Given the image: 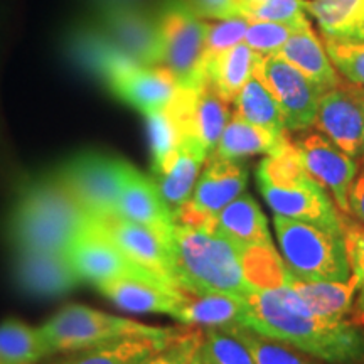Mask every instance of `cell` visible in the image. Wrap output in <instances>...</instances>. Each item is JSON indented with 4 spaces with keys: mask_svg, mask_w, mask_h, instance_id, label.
I'll return each mask as SVG.
<instances>
[{
    "mask_svg": "<svg viewBox=\"0 0 364 364\" xmlns=\"http://www.w3.org/2000/svg\"><path fill=\"white\" fill-rule=\"evenodd\" d=\"M245 327L329 364L364 361V327L314 314L290 287L252 290Z\"/></svg>",
    "mask_w": 364,
    "mask_h": 364,
    "instance_id": "6da1fadb",
    "label": "cell"
},
{
    "mask_svg": "<svg viewBox=\"0 0 364 364\" xmlns=\"http://www.w3.org/2000/svg\"><path fill=\"white\" fill-rule=\"evenodd\" d=\"M91 218L54 174L27 179L17 191L6 221L14 252H65Z\"/></svg>",
    "mask_w": 364,
    "mask_h": 364,
    "instance_id": "7a4b0ae2",
    "label": "cell"
},
{
    "mask_svg": "<svg viewBox=\"0 0 364 364\" xmlns=\"http://www.w3.org/2000/svg\"><path fill=\"white\" fill-rule=\"evenodd\" d=\"M169 252L172 275L182 289L240 297L253 290L241 272L238 248L221 236L174 223Z\"/></svg>",
    "mask_w": 364,
    "mask_h": 364,
    "instance_id": "3957f363",
    "label": "cell"
},
{
    "mask_svg": "<svg viewBox=\"0 0 364 364\" xmlns=\"http://www.w3.org/2000/svg\"><path fill=\"white\" fill-rule=\"evenodd\" d=\"M273 228L294 277L314 282H344L351 277L343 231L277 215Z\"/></svg>",
    "mask_w": 364,
    "mask_h": 364,
    "instance_id": "277c9868",
    "label": "cell"
},
{
    "mask_svg": "<svg viewBox=\"0 0 364 364\" xmlns=\"http://www.w3.org/2000/svg\"><path fill=\"white\" fill-rule=\"evenodd\" d=\"M162 61L179 86H199L206 80L204 44L208 24L184 0H166L157 16Z\"/></svg>",
    "mask_w": 364,
    "mask_h": 364,
    "instance_id": "5b68a950",
    "label": "cell"
},
{
    "mask_svg": "<svg viewBox=\"0 0 364 364\" xmlns=\"http://www.w3.org/2000/svg\"><path fill=\"white\" fill-rule=\"evenodd\" d=\"M159 329L161 327L145 326L130 318L110 316L78 304L63 307L56 316L39 327L41 336L51 354L80 351L108 341L127 338V336L150 334Z\"/></svg>",
    "mask_w": 364,
    "mask_h": 364,
    "instance_id": "8992f818",
    "label": "cell"
},
{
    "mask_svg": "<svg viewBox=\"0 0 364 364\" xmlns=\"http://www.w3.org/2000/svg\"><path fill=\"white\" fill-rule=\"evenodd\" d=\"M129 162L100 152H83L54 171L63 186L91 218L115 215Z\"/></svg>",
    "mask_w": 364,
    "mask_h": 364,
    "instance_id": "52a82bcc",
    "label": "cell"
},
{
    "mask_svg": "<svg viewBox=\"0 0 364 364\" xmlns=\"http://www.w3.org/2000/svg\"><path fill=\"white\" fill-rule=\"evenodd\" d=\"M248 186V167L241 161L208 157L189 201L174 213V223L211 231L213 218Z\"/></svg>",
    "mask_w": 364,
    "mask_h": 364,
    "instance_id": "ba28073f",
    "label": "cell"
},
{
    "mask_svg": "<svg viewBox=\"0 0 364 364\" xmlns=\"http://www.w3.org/2000/svg\"><path fill=\"white\" fill-rule=\"evenodd\" d=\"M253 75L277 100L287 130L302 132L316 125L321 93L297 68L279 54H268L258 59Z\"/></svg>",
    "mask_w": 364,
    "mask_h": 364,
    "instance_id": "9c48e42d",
    "label": "cell"
},
{
    "mask_svg": "<svg viewBox=\"0 0 364 364\" xmlns=\"http://www.w3.org/2000/svg\"><path fill=\"white\" fill-rule=\"evenodd\" d=\"M258 189L277 216L343 231L346 215L309 172L279 184L258 182Z\"/></svg>",
    "mask_w": 364,
    "mask_h": 364,
    "instance_id": "30bf717a",
    "label": "cell"
},
{
    "mask_svg": "<svg viewBox=\"0 0 364 364\" xmlns=\"http://www.w3.org/2000/svg\"><path fill=\"white\" fill-rule=\"evenodd\" d=\"M65 253L81 282L95 285L122 277H156L130 260L95 220L73 238Z\"/></svg>",
    "mask_w": 364,
    "mask_h": 364,
    "instance_id": "8fae6325",
    "label": "cell"
},
{
    "mask_svg": "<svg viewBox=\"0 0 364 364\" xmlns=\"http://www.w3.org/2000/svg\"><path fill=\"white\" fill-rule=\"evenodd\" d=\"M316 127L353 159H364V90L341 83L318 100Z\"/></svg>",
    "mask_w": 364,
    "mask_h": 364,
    "instance_id": "7c38bea8",
    "label": "cell"
},
{
    "mask_svg": "<svg viewBox=\"0 0 364 364\" xmlns=\"http://www.w3.org/2000/svg\"><path fill=\"white\" fill-rule=\"evenodd\" d=\"M95 22L135 63L142 66L161 65L162 44L157 17L150 16L147 9H97Z\"/></svg>",
    "mask_w": 364,
    "mask_h": 364,
    "instance_id": "4fadbf2b",
    "label": "cell"
},
{
    "mask_svg": "<svg viewBox=\"0 0 364 364\" xmlns=\"http://www.w3.org/2000/svg\"><path fill=\"white\" fill-rule=\"evenodd\" d=\"M304 167L324 189L334 196V203L344 215L349 211V193L358 176V162L344 154L324 134L312 132L295 142Z\"/></svg>",
    "mask_w": 364,
    "mask_h": 364,
    "instance_id": "5bb4252c",
    "label": "cell"
},
{
    "mask_svg": "<svg viewBox=\"0 0 364 364\" xmlns=\"http://www.w3.org/2000/svg\"><path fill=\"white\" fill-rule=\"evenodd\" d=\"M97 225L115 241L117 247L124 252L130 260L145 270L154 273L159 279L176 284L172 275V262L169 252L171 235H162L154 228L127 221L124 218L110 215L93 218Z\"/></svg>",
    "mask_w": 364,
    "mask_h": 364,
    "instance_id": "9a60e30c",
    "label": "cell"
},
{
    "mask_svg": "<svg viewBox=\"0 0 364 364\" xmlns=\"http://www.w3.org/2000/svg\"><path fill=\"white\" fill-rule=\"evenodd\" d=\"M63 44H65L66 56L80 70L97 76L107 85L120 73L134 66H142L122 53L95 21L80 22L70 27Z\"/></svg>",
    "mask_w": 364,
    "mask_h": 364,
    "instance_id": "2e32d148",
    "label": "cell"
},
{
    "mask_svg": "<svg viewBox=\"0 0 364 364\" xmlns=\"http://www.w3.org/2000/svg\"><path fill=\"white\" fill-rule=\"evenodd\" d=\"M97 289L125 312L167 314L176 317L182 302V287L157 277H122Z\"/></svg>",
    "mask_w": 364,
    "mask_h": 364,
    "instance_id": "e0dca14e",
    "label": "cell"
},
{
    "mask_svg": "<svg viewBox=\"0 0 364 364\" xmlns=\"http://www.w3.org/2000/svg\"><path fill=\"white\" fill-rule=\"evenodd\" d=\"M14 279L36 297L65 295L81 282L65 252H17Z\"/></svg>",
    "mask_w": 364,
    "mask_h": 364,
    "instance_id": "ac0fdd59",
    "label": "cell"
},
{
    "mask_svg": "<svg viewBox=\"0 0 364 364\" xmlns=\"http://www.w3.org/2000/svg\"><path fill=\"white\" fill-rule=\"evenodd\" d=\"M107 86L118 100L149 115L169 105L179 81L162 65L134 66L112 78Z\"/></svg>",
    "mask_w": 364,
    "mask_h": 364,
    "instance_id": "d6986e66",
    "label": "cell"
},
{
    "mask_svg": "<svg viewBox=\"0 0 364 364\" xmlns=\"http://www.w3.org/2000/svg\"><path fill=\"white\" fill-rule=\"evenodd\" d=\"M115 215L127 221L154 228L162 235H171L174 226V216L162 199L156 179L135 169L132 164L127 167Z\"/></svg>",
    "mask_w": 364,
    "mask_h": 364,
    "instance_id": "ffe728a7",
    "label": "cell"
},
{
    "mask_svg": "<svg viewBox=\"0 0 364 364\" xmlns=\"http://www.w3.org/2000/svg\"><path fill=\"white\" fill-rule=\"evenodd\" d=\"M179 329H164L150 334L127 336L108 343L66 353L65 358L49 364H145L174 338Z\"/></svg>",
    "mask_w": 364,
    "mask_h": 364,
    "instance_id": "44dd1931",
    "label": "cell"
},
{
    "mask_svg": "<svg viewBox=\"0 0 364 364\" xmlns=\"http://www.w3.org/2000/svg\"><path fill=\"white\" fill-rule=\"evenodd\" d=\"M248 314L250 304L247 297L182 289V302L174 318L188 326L228 327L243 326Z\"/></svg>",
    "mask_w": 364,
    "mask_h": 364,
    "instance_id": "7402d4cb",
    "label": "cell"
},
{
    "mask_svg": "<svg viewBox=\"0 0 364 364\" xmlns=\"http://www.w3.org/2000/svg\"><path fill=\"white\" fill-rule=\"evenodd\" d=\"M277 54L312 81L321 95L343 83L311 22L295 31Z\"/></svg>",
    "mask_w": 364,
    "mask_h": 364,
    "instance_id": "603a6c76",
    "label": "cell"
},
{
    "mask_svg": "<svg viewBox=\"0 0 364 364\" xmlns=\"http://www.w3.org/2000/svg\"><path fill=\"white\" fill-rule=\"evenodd\" d=\"M209 233L231 241L238 250L250 245L272 241L267 216L263 215L262 208L258 206L252 194H240L228 206L223 208L213 218Z\"/></svg>",
    "mask_w": 364,
    "mask_h": 364,
    "instance_id": "cb8c5ba5",
    "label": "cell"
},
{
    "mask_svg": "<svg viewBox=\"0 0 364 364\" xmlns=\"http://www.w3.org/2000/svg\"><path fill=\"white\" fill-rule=\"evenodd\" d=\"M290 142L289 134L277 135L262 127H257L233 113L209 157L241 161L252 156H270Z\"/></svg>",
    "mask_w": 364,
    "mask_h": 364,
    "instance_id": "d4e9b609",
    "label": "cell"
},
{
    "mask_svg": "<svg viewBox=\"0 0 364 364\" xmlns=\"http://www.w3.org/2000/svg\"><path fill=\"white\" fill-rule=\"evenodd\" d=\"M314 314L329 318L353 316L358 299V279L354 275L344 282H314L290 277L289 285Z\"/></svg>",
    "mask_w": 364,
    "mask_h": 364,
    "instance_id": "484cf974",
    "label": "cell"
},
{
    "mask_svg": "<svg viewBox=\"0 0 364 364\" xmlns=\"http://www.w3.org/2000/svg\"><path fill=\"white\" fill-rule=\"evenodd\" d=\"M208 157L209 154L201 145L193 142V140H184L179 145L177 156L169 171L166 174L154 177L162 194V199L172 211V216L182 204L189 201Z\"/></svg>",
    "mask_w": 364,
    "mask_h": 364,
    "instance_id": "4316f807",
    "label": "cell"
},
{
    "mask_svg": "<svg viewBox=\"0 0 364 364\" xmlns=\"http://www.w3.org/2000/svg\"><path fill=\"white\" fill-rule=\"evenodd\" d=\"M262 54L248 44L240 43L211 58L206 63V78L228 103L235 102L236 95L253 76L255 66Z\"/></svg>",
    "mask_w": 364,
    "mask_h": 364,
    "instance_id": "83f0119b",
    "label": "cell"
},
{
    "mask_svg": "<svg viewBox=\"0 0 364 364\" xmlns=\"http://www.w3.org/2000/svg\"><path fill=\"white\" fill-rule=\"evenodd\" d=\"M240 263L245 280L253 290L287 287L292 273L277 253L272 241L240 248Z\"/></svg>",
    "mask_w": 364,
    "mask_h": 364,
    "instance_id": "f1b7e54d",
    "label": "cell"
},
{
    "mask_svg": "<svg viewBox=\"0 0 364 364\" xmlns=\"http://www.w3.org/2000/svg\"><path fill=\"white\" fill-rule=\"evenodd\" d=\"M235 107L236 115L250 122V124L262 127V129L277 135L287 134L284 115H282L279 103L258 76L253 75L247 81V85L240 90V93L235 98Z\"/></svg>",
    "mask_w": 364,
    "mask_h": 364,
    "instance_id": "f546056e",
    "label": "cell"
},
{
    "mask_svg": "<svg viewBox=\"0 0 364 364\" xmlns=\"http://www.w3.org/2000/svg\"><path fill=\"white\" fill-rule=\"evenodd\" d=\"M53 356L39 329L17 318L0 324V364H38Z\"/></svg>",
    "mask_w": 364,
    "mask_h": 364,
    "instance_id": "4dcf8cb0",
    "label": "cell"
},
{
    "mask_svg": "<svg viewBox=\"0 0 364 364\" xmlns=\"http://www.w3.org/2000/svg\"><path fill=\"white\" fill-rule=\"evenodd\" d=\"M306 12L327 38L346 39L364 14V0H306Z\"/></svg>",
    "mask_w": 364,
    "mask_h": 364,
    "instance_id": "1f68e13d",
    "label": "cell"
},
{
    "mask_svg": "<svg viewBox=\"0 0 364 364\" xmlns=\"http://www.w3.org/2000/svg\"><path fill=\"white\" fill-rule=\"evenodd\" d=\"M145 118H147L150 152H152V172L154 177H159L169 171L182 139L179 129L166 110L152 112L145 115Z\"/></svg>",
    "mask_w": 364,
    "mask_h": 364,
    "instance_id": "d6a6232c",
    "label": "cell"
},
{
    "mask_svg": "<svg viewBox=\"0 0 364 364\" xmlns=\"http://www.w3.org/2000/svg\"><path fill=\"white\" fill-rule=\"evenodd\" d=\"M236 338L243 341L257 364H316L307 356L292 351L289 346L258 334L245 326H228Z\"/></svg>",
    "mask_w": 364,
    "mask_h": 364,
    "instance_id": "836d02e7",
    "label": "cell"
},
{
    "mask_svg": "<svg viewBox=\"0 0 364 364\" xmlns=\"http://www.w3.org/2000/svg\"><path fill=\"white\" fill-rule=\"evenodd\" d=\"M203 349L211 364H257L247 344L226 327H208Z\"/></svg>",
    "mask_w": 364,
    "mask_h": 364,
    "instance_id": "e575fe53",
    "label": "cell"
},
{
    "mask_svg": "<svg viewBox=\"0 0 364 364\" xmlns=\"http://www.w3.org/2000/svg\"><path fill=\"white\" fill-rule=\"evenodd\" d=\"M306 24H309V19L302 22H248L243 43L248 44L253 51L262 54V56L277 54L282 49V46L290 39V36Z\"/></svg>",
    "mask_w": 364,
    "mask_h": 364,
    "instance_id": "d590c367",
    "label": "cell"
},
{
    "mask_svg": "<svg viewBox=\"0 0 364 364\" xmlns=\"http://www.w3.org/2000/svg\"><path fill=\"white\" fill-rule=\"evenodd\" d=\"M324 48L331 63L346 80L364 86V41L324 36Z\"/></svg>",
    "mask_w": 364,
    "mask_h": 364,
    "instance_id": "8d00e7d4",
    "label": "cell"
},
{
    "mask_svg": "<svg viewBox=\"0 0 364 364\" xmlns=\"http://www.w3.org/2000/svg\"><path fill=\"white\" fill-rule=\"evenodd\" d=\"M343 236L348 252L349 265H351L353 275L358 279V299L354 304L351 321L354 324L364 327V223L349 221L344 218Z\"/></svg>",
    "mask_w": 364,
    "mask_h": 364,
    "instance_id": "74e56055",
    "label": "cell"
},
{
    "mask_svg": "<svg viewBox=\"0 0 364 364\" xmlns=\"http://www.w3.org/2000/svg\"><path fill=\"white\" fill-rule=\"evenodd\" d=\"M248 29V21L245 17L223 19L215 24H208L206 44H204V63L218 54L243 43Z\"/></svg>",
    "mask_w": 364,
    "mask_h": 364,
    "instance_id": "f35d334b",
    "label": "cell"
},
{
    "mask_svg": "<svg viewBox=\"0 0 364 364\" xmlns=\"http://www.w3.org/2000/svg\"><path fill=\"white\" fill-rule=\"evenodd\" d=\"M203 341L204 332L201 329H179L174 338L145 364H189Z\"/></svg>",
    "mask_w": 364,
    "mask_h": 364,
    "instance_id": "ab89813d",
    "label": "cell"
},
{
    "mask_svg": "<svg viewBox=\"0 0 364 364\" xmlns=\"http://www.w3.org/2000/svg\"><path fill=\"white\" fill-rule=\"evenodd\" d=\"M247 21L302 22L307 21L306 0H262L248 9Z\"/></svg>",
    "mask_w": 364,
    "mask_h": 364,
    "instance_id": "60d3db41",
    "label": "cell"
},
{
    "mask_svg": "<svg viewBox=\"0 0 364 364\" xmlns=\"http://www.w3.org/2000/svg\"><path fill=\"white\" fill-rule=\"evenodd\" d=\"M189 6L201 19H247V2L245 0H189Z\"/></svg>",
    "mask_w": 364,
    "mask_h": 364,
    "instance_id": "b9f144b4",
    "label": "cell"
},
{
    "mask_svg": "<svg viewBox=\"0 0 364 364\" xmlns=\"http://www.w3.org/2000/svg\"><path fill=\"white\" fill-rule=\"evenodd\" d=\"M349 211H351L359 221L364 223V164L363 169L358 171L356 179H354L351 186V193H349Z\"/></svg>",
    "mask_w": 364,
    "mask_h": 364,
    "instance_id": "7bdbcfd3",
    "label": "cell"
},
{
    "mask_svg": "<svg viewBox=\"0 0 364 364\" xmlns=\"http://www.w3.org/2000/svg\"><path fill=\"white\" fill-rule=\"evenodd\" d=\"M97 9H117V7H142L145 9L149 0H90Z\"/></svg>",
    "mask_w": 364,
    "mask_h": 364,
    "instance_id": "ee69618b",
    "label": "cell"
},
{
    "mask_svg": "<svg viewBox=\"0 0 364 364\" xmlns=\"http://www.w3.org/2000/svg\"><path fill=\"white\" fill-rule=\"evenodd\" d=\"M346 39H353V41H364V14L361 16V19L356 22V26L353 27L351 33Z\"/></svg>",
    "mask_w": 364,
    "mask_h": 364,
    "instance_id": "f6af8a7d",
    "label": "cell"
},
{
    "mask_svg": "<svg viewBox=\"0 0 364 364\" xmlns=\"http://www.w3.org/2000/svg\"><path fill=\"white\" fill-rule=\"evenodd\" d=\"M189 364H211V363H209L208 356H206V353H204L203 344H201V348H199L198 351L194 353V356H193V359H191Z\"/></svg>",
    "mask_w": 364,
    "mask_h": 364,
    "instance_id": "bcb514c9",
    "label": "cell"
},
{
    "mask_svg": "<svg viewBox=\"0 0 364 364\" xmlns=\"http://www.w3.org/2000/svg\"><path fill=\"white\" fill-rule=\"evenodd\" d=\"M245 2H247V12H248V9H250V7L255 6V4L262 2V0H245Z\"/></svg>",
    "mask_w": 364,
    "mask_h": 364,
    "instance_id": "7dc6e473",
    "label": "cell"
},
{
    "mask_svg": "<svg viewBox=\"0 0 364 364\" xmlns=\"http://www.w3.org/2000/svg\"><path fill=\"white\" fill-rule=\"evenodd\" d=\"M359 364H364V361H363V363H359Z\"/></svg>",
    "mask_w": 364,
    "mask_h": 364,
    "instance_id": "c3c4849f",
    "label": "cell"
}]
</instances>
